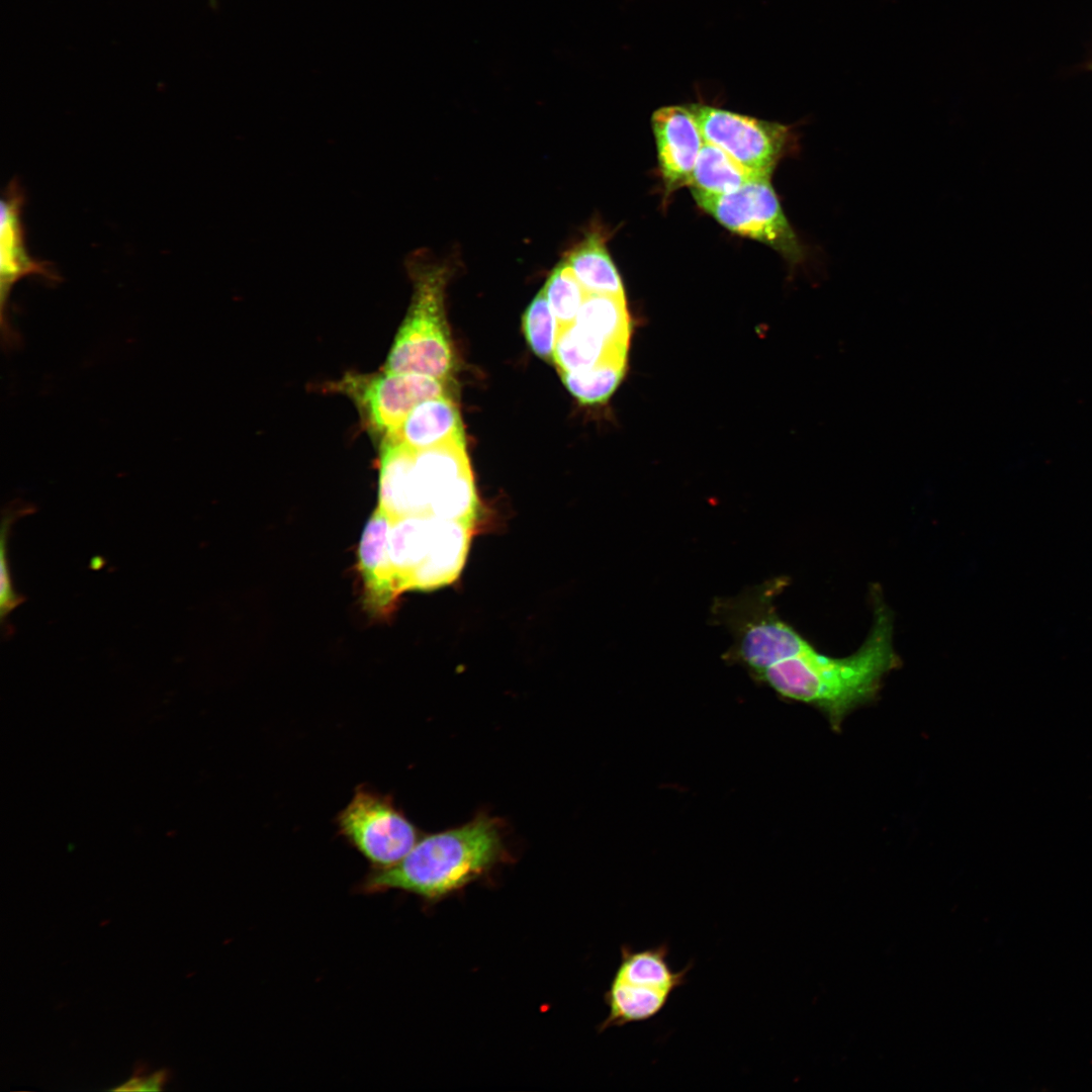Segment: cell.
<instances>
[{"label":"cell","mask_w":1092,"mask_h":1092,"mask_svg":"<svg viewBox=\"0 0 1092 1092\" xmlns=\"http://www.w3.org/2000/svg\"><path fill=\"white\" fill-rule=\"evenodd\" d=\"M777 592L751 588L726 607L721 624L732 637L727 656L779 696L813 706L830 727L840 731L855 709L873 703L884 677L898 668L892 617L881 602L862 645L845 657L819 652L790 624L774 604Z\"/></svg>","instance_id":"6da1fadb"},{"label":"cell","mask_w":1092,"mask_h":1092,"mask_svg":"<svg viewBox=\"0 0 1092 1092\" xmlns=\"http://www.w3.org/2000/svg\"><path fill=\"white\" fill-rule=\"evenodd\" d=\"M574 323L610 344L629 347L631 318L625 297L587 293Z\"/></svg>","instance_id":"e0dca14e"},{"label":"cell","mask_w":1092,"mask_h":1092,"mask_svg":"<svg viewBox=\"0 0 1092 1092\" xmlns=\"http://www.w3.org/2000/svg\"><path fill=\"white\" fill-rule=\"evenodd\" d=\"M500 833L495 820L479 816L463 826L428 835L395 864L371 869L357 891L371 895L398 890L427 901L442 899L502 860Z\"/></svg>","instance_id":"277c9868"},{"label":"cell","mask_w":1092,"mask_h":1092,"mask_svg":"<svg viewBox=\"0 0 1092 1092\" xmlns=\"http://www.w3.org/2000/svg\"><path fill=\"white\" fill-rule=\"evenodd\" d=\"M626 358L605 359L595 366L575 372H562L561 378L569 392L581 403L605 402L621 383Z\"/></svg>","instance_id":"ac0fdd59"},{"label":"cell","mask_w":1092,"mask_h":1092,"mask_svg":"<svg viewBox=\"0 0 1092 1092\" xmlns=\"http://www.w3.org/2000/svg\"><path fill=\"white\" fill-rule=\"evenodd\" d=\"M692 193L698 205L729 231L769 246L793 266L807 259V248L786 217L769 177L728 194Z\"/></svg>","instance_id":"52a82bcc"},{"label":"cell","mask_w":1092,"mask_h":1092,"mask_svg":"<svg viewBox=\"0 0 1092 1092\" xmlns=\"http://www.w3.org/2000/svg\"><path fill=\"white\" fill-rule=\"evenodd\" d=\"M542 290L560 328L572 325L587 293L563 261L553 269Z\"/></svg>","instance_id":"d6986e66"},{"label":"cell","mask_w":1092,"mask_h":1092,"mask_svg":"<svg viewBox=\"0 0 1092 1092\" xmlns=\"http://www.w3.org/2000/svg\"><path fill=\"white\" fill-rule=\"evenodd\" d=\"M651 124L666 192L689 186L705 143L690 105L660 107L652 114Z\"/></svg>","instance_id":"7c38bea8"},{"label":"cell","mask_w":1092,"mask_h":1092,"mask_svg":"<svg viewBox=\"0 0 1092 1092\" xmlns=\"http://www.w3.org/2000/svg\"><path fill=\"white\" fill-rule=\"evenodd\" d=\"M338 833L371 864L385 869L403 858L418 842L416 826L384 795L367 785L355 788L336 816Z\"/></svg>","instance_id":"ba28073f"},{"label":"cell","mask_w":1092,"mask_h":1092,"mask_svg":"<svg viewBox=\"0 0 1092 1092\" xmlns=\"http://www.w3.org/2000/svg\"><path fill=\"white\" fill-rule=\"evenodd\" d=\"M628 348L606 342L575 323L561 327L555 343L553 362L559 373L590 368L609 358H627Z\"/></svg>","instance_id":"2e32d148"},{"label":"cell","mask_w":1092,"mask_h":1092,"mask_svg":"<svg viewBox=\"0 0 1092 1092\" xmlns=\"http://www.w3.org/2000/svg\"><path fill=\"white\" fill-rule=\"evenodd\" d=\"M415 291L384 365L385 372L417 373L446 380L454 357L444 309L450 267L414 257Z\"/></svg>","instance_id":"5b68a950"},{"label":"cell","mask_w":1092,"mask_h":1092,"mask_svg":"<svg viewBox=\"0 0 1092 1092\" xmlns=\"http://www.w3.org/2000/svg\"><path fill=\"white\" fill-rule=\"evenodd\" d=\"M216 1H217V0H209V3H210V4H211V5L213 6V7H215V6H216Z\"/></svg>","instance_id":"603a6c76"},{"label":"cell","mask_w":1092,"mask_h":1092,"mask_svg":"<svg viewBox=\"0 0 1092 1092\" xmlns=\"http://www.w3.org/2000/svg\"><path fill=\"white\" fill-rule=\"evenodd\" d=\"M379 500L389 520L434 517L473 524L478 498L464 440L414 451L390 438L381 445Z\"/></svg>","instance_id":"3957f363"},{"label":"cell","mask_w":1092,"mask_h":1092,"mask_svg":"<svg viewBox=\"0 0 1092 1092\" xmlns=\"http://www.w3.org/2000/svg\"><path fill=\"white\" fill-rule=\"evenodd\" d=\"M25 194L18 179L5 188L0 207V315L2 344L6 350L18 346L20 338L8 318L9 296L15 283L26 276H39L57 283L60 275L47 261L30 256L25 242L21 213Z\"/></svg>","instance_id":"8fae6325"},{"label":"cell","mask_w":1092,"mask_h":1092,"mask_svg":"<svg viewBox=\"0 0 1092 1092\" xmlns=\"http://www.w3.org/2000/svg\"><path fill=\"white\" fill-rule=\"evenodd\" d=\"M666 942L633 949L621 947V962L615 972L605 1002L609 1014L600 1029L644 1022L657 1016L667 1005L675 990L687 983L693 963L674 971L667 957Z\"/></svg>","instance_id":"8992f818"},{"label":"cell","mask_w":1092,"mask_h":1092,"mask_svg":"<svg viewBox=\"0 0 1092 1092\" xmlns=\"http://www.w3.org/2000/svg\"><path fill=\"white\" fill-rule=\"evenodd\" d=\"M473 527L434 517L389 520L375 510L359 545L366 608L373 615L387 614L404 592L453 582L465 563Z\"/></svg>","instance_id":"7a4b0ae2"},{"label":"cell","mask_w":1092,"mask_h":1092,"mask_svg":"<svg viewBox=\"0 0 1092 1092\" xmlns=\"http://www.w3.org/2000/svg\"><path fill=\"white\" fill-rule=\"evenodd\" d=\"M32 512L31 506H19L18 504L15 507L8 506L3 512L0 539V617L2 626L5 625V620L9 614L25 601V598L14 589L10 576L8 561V538L10 529L18 518L29 515Z\"/></svg>","instance_id":"44dd1931"},{"label":"cell","mask_w":1092,"mask_h":1092,"mask_svg":"<svg viewBox=\"0 0 1092 1092\" xmlns=\"http://www.w3.org/2000/svg\"><path fill=\"white\" fill-rule=\"evenodd\" d=\"M441 380L417 373L348 375L339 388L355 399L369 426L384 435L396 429L420 402L448 395Z\"/></svg>","instance_id":"30bf717a"},{"label":"cell","mask_w":1092,"mask_h":1092,"mask_svg":"<svg viewBox=\"0 0 1092 1092\" xmlns=\"http://www.w3.org/2000/svg\"><path fill=\"white\" fill-rule=\"evenodd\" d=\"M690 107L705 142L752 171L771 176L779 161L796 147L791 126L704 104Z\"/></svg>","instance_id":"9c48e42d"},{"label":"cell","mask_w":1092,"mask_h":1092,"mask_svg":"<svg viewBox=\"0 0 1092 1092\" xmlns=\"http://www.w3.org/2000/svg\"><path fill=\"white\" fill-rule=\"evenodd\" d=\"M523 330L532 351L544 360H553L560 326L543 290L528 305L523 315Z\"/></svg>","instance_id":"ffe728a7"},{"label":"cell","mask_w":1092,"mask_h":1092,"mask_svg":"<svg viewBox=\"0 0 1092 1092\" xmlns=\"http://www.w3.org/2000/svg\"><path fill=\"white\" fill-rule=\"evenodd\" d=\"M762 177L770 178L768 175L748 169L719 147L705 142L689 186L692 191L723 195Z\"/></svg>","instance_id":"9a60e30c"},{"label":"cell","mask_w":1092,"mask_h":1092,"mask_svg":"<svg viewBox=\"0 0 1092 1092\" xmlns=\"http://www.w3.org/2000/svg\"><path fill=\"white\" fill-rule=\"evenodd\" d=\"M167 1072L161 1070L147 1078L134 1076L122 1086L114 1089L121 1091H159L167 1080Z\"/></svg>","instance_id":"7402d4cb"},{"label":"cell","mask_w":1092,"mask_h":1092,"mask_svg":"<svg viewBox=\"0 0 1092 1092\" xmlns=\"http://www.w3.org/2000/svg\"><path fill=\"white\" fill-rule=\"evenodd\" d=\"M586 293L625 297L620 274L607 249V236L590 231L563 260Z\"/></svg>","instance_id":"5bb4252c"},{"label":"cell","mask_w":1092,"mask_h":1092,"mask_svg":"<svg viewBox=\"0 0 1092 1092\" xmlns=\"http://www.w3.org/2000/svg\"><path fill=\"white\" fill-rule=\"evenodd\" d=\"M414 451L464 440L457 404L448 396L426 399L416 405L401 424L384 435Z\"/></svg>","instance_id":"4fadbf2b"}]
</instances>
